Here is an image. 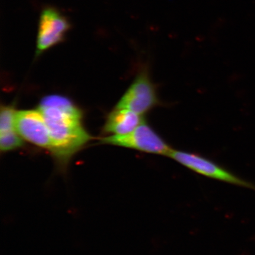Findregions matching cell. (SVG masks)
I'll return each instance as SVG.
<instances>
[{"label": "cell", "instance_id": "1", "mask_svg": "<svg viewBox=\"0 0 255 255\" xmlns=\"http://www.w3.org/2000/svg\"><path fill=\"white\" fill-rule=\"evenodd\" d=\"M37 109L49 130L50 153L57 167L65 171L73 156L91 139L83 126L82 111L69 98L59 95L46 96Z\"/></svg>", "mask_w": 255, "mask_h": 255}, {"label": "cell", "instance_id": "2", "mask_svg": "<svg viewBox=\"0 0 255 255\" xmlns=\"http://www.w3.org/2000/svg\"><path fill=\"white\" fill-rule=\"evenodd\" d=\"M102 143L121 146L148 154L170 156L173 149L145 122L127 134L112 135L101 140Z\"/></svg>", "mask_w": 255, "mask_h": 255}, {"label": "cell", "instance_id": "3", "mask_svg": "<svg viewBox=\"0 0 255 255\" xmlns=\"http://www.w3.org/2000/svg\"><path fill=\"white\" fill-rule=\"evenodd\" d=\"M160 104L156 86L147 69H143L121 97L116 108H123L143 116Z\"/></svg>", "mask_w": 255, "mask_h": 255}, {"label": "cell", "instance_id": "4", "mask_svg": "<svg viewBox=\"0 0 255 255\" xmlns=\"http://www.w3.org/2000/svg\"><path fill=\"white\" fill-rule=\"evenodd\" d=\"M169 157L204 176L255 191V184L242 179L216 162L199 154L173 149Z\"/></svg>", "mask_w": 255, "mask_h": 255}, {"label": "cell", "instance_id": "5", "mask_svg": "<svg viewBox=\"0 0 255 255\" xmlns=\"http://www.w3.org/2000/svg\"><path fill=\"white\" fill-rule=\"evenodd\" d=\"M15 129L22 138L49 152L52 140L43 115L39 110L16 112Z\"/></svg>", "mask_w": 255, "mask_h": 255}, {"label": "cell", "instance_id": "6", "mask_svg": "<svg viewBox=\"0 0 255 255\" xmlns=\"http://www.w3.org/2000/svg\"><path fill=\"white\" fill-rule=\"evenodd\" d=\"M69 28V21L57 9H44L40 18L36 56L62 42Z\"/></svg>", "mask_w": 255, "mask_h": 255}, {"label": "cell", "instance_id": "7", "mask_svg": "<svg viewBox=\"0 0 255 255\" xmlns=\"http://www.w3.org/2000/svg\"><path fill=\"white\" fill-rule=\"evenodd\" d=\"M143 116L132 111L115 108L108 115L104 132L113 135L127 134L134 130L143 121Z\"/></svg>", "mask_w": 255, "mask_h": 255}, {"label": "cell", "instance_id": "8", "mask_svg": "<svg viewBox=\"0 0 255 255\" xmlns=\"http://www.w3.org/2000/svg\"><path fill=\"white\" fill-rule=\"evenodd\" d=\"M24 145V139L17 130L0 133V151L6 152L15 150Z\"/></svg>", "mask_w": 255, "mask_h": 255}, {"label": "cell", "instance_id": "9", "mask_svg": "<svg viewBox=\"0 0 255 255\" xmlns=\"http://www.w3.org/2000/svg\"><path fill=\"white\" fill-rule=\"evenodd\" d=\"M16 112L12 105H1L0 111V133L16 129Z\"/></svg>", "mask_w": 255, "mask_h": 255}]
</instances>
